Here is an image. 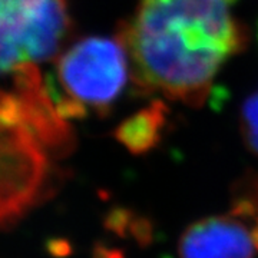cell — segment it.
Instances as JSON below:
<instances>
[{"instance_id":"obj_6","label":"cell","mask_w":258,"mask_h":258,"mask_svg":"<svg viewBox=\"0 0 258 258\" xmlns=\"http://www.w3.org/2000/svg\"><path fill=\"white\" fill-rule=\"evenodd\" d=\"M166 115L168 106L164 102H151L147 108L120 122L113 137L132 155H144L161 142Z\"/></svg>"},{"instance_id":"obj_5","label":"cell","mask_w":258,"mask_h":258,"mask_svg":"<svg viewBox=\"0 0 258 258\" xmlns=\"http://www.w3.org/2000/svg\"><path fill=\"white\" fill-rule=\"evenodd\" d=\"M178 249L181 258H257L258 211L238 200L230 212L189 225Z\"/></svg>"},{"instance_id":"obj_1","label":"cell","mask_w":258,"mask_h":258,"mask_svg":"<svg viewBox=\"0 0 258 258\" xmlns=\"http://www.w3.org/2000/svg\"><path fill=\"white\" fill-rule=\"evenodd\" d=\"M237 0H139L118 36L139 92H161L201 106L215 75L241 52L247 33L234 18Z\"/></svg>"},{"instance_id":"obj_7","label":"cell","mask_w":258,"mask_h":258,"mask_svg":"<svg viewBox=\"0 0 258 258\" xmlns=\"http://www.w3.org/2000/svg\"><path fill=\"white\" fill-rule=\"evenodd\" d=\"M241 134L251 152L258 155V91L249 95L242 103Z\"/></svg>"},{"instance_id":"obj_4","label":"cell","mask_w":258,"mask_h":258,"mask_svg":"<svg viewBox=\"0 0 258 258\" xmlns=\"http://www.w3.org/2000/svg\"><path fill=\"white\" fill-rule=\"evenodd\" d=\"M71 28L68 0H2L0 82L56 57Z\"/></svg>"},{"instance_id":"obj_3","label":"cell","mask_w":258,"mask_h":258,"mask_svg":"<svg viewBox=\"0 0 258 258\" xmlns=\"http://www.w3.org/2000/svg\"><path fill=\"white\" fill-rule=\"evenodd\" d=\"M128 50L119 36H89L57 56L52 86L64 98L99 113L111 109L131 76Z\"/></svg>"},{"instance_id":"obj_2","label":"cell","mask_w":258,"mask_h":258,"mask_svg":"<svg viewBox=\"0 0 258 258\" xmlns=\"http://www.w3.org/2000/svg\"><path fill=\"white\" fill-rule=\"evenodd\" d=\"M35 118L32 102L0 83V228L16 224L53 189L56 157Z\"/></svg>"},{"instance_id":"obj_8","label":"cell","mask_w":258,"mask_h":258,"mask_svg":"<svg viewBox=\"0 0 258 258\" xmlns=\"http://www.w3.org/2000/svg\"><path fill=\"white\" fill-rule=\"evenodd\" d=\"M0 2H2V0H0Z\"/></svg>"}]
</instances>
